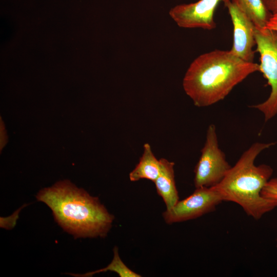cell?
<instances>
[{
	"label": "cell",
	"mask_w": 277,
	"mask_h": 277,
	"mask_svg": "<svg viewBox=\"0 0 277 277\" xmlns=\"http://www.w3.org/2000/svg\"><path fill=\"white\" fill-rule=\"evenodd\" d=\"M257 71L259 64L244 61L230 50H214L192 62L184 75L183 87L195 106H210L224 100L236 85Z\"/></svg>",
	"instance_id": "6da1fadb"
},
{
	"label": "cell",
	"mask_w": 277,
	"mask_h": 277,
	"mask_svg": "<svg viewBox=\"0 0 277 277\" xmlns=\"http://www.w3.org/2000/svg\"><path fill=\"white\" fill-rule=\"evenodd\" d=\"M52 210L56 222L75 238H104L114 220L97 197L69 181H60L37 194Z\"/></svg>",
	"instance_id": "7a4b0ae2"
},
{
	"label": "cell",
	"mask_w": 277,
	"mask_h": 277,
	"mask_svg": "<svg viewBox=\"0 0 277 277\" xmlns=\"http://www.w3.org/2000/svg\"><path fill=\"white\" fill-rule=\"evenodd\" d=\"M275 144L256 142L252 144L222 181L211 187L220 195L223 201L236 203L248 215L256 220L277 207V200L261 195L263 188L273 173L272 168L264 164L256 166L254 163L262 151Z\"/></svg>",
	"instance_id": "3957f363"
},
{
	"label": "cell",
	"mask_w": 277,
	"mask_h": 277,
	"mask_svg": "<svg viewBox=\"0 0 277 277\" xmlns=\"http://www.w3.org/2000/svg\"><path fill=\"white\" fill-rule=\"evenodd\" d=\"M255 51L260 54V72L270 87L268 98L251 106L262 112L265 122L277 114V31L255 26Z\"/></svg>",
	"instance_id": "277c9868"
},
{
	"label": "cell",
	"mask_w": 277,
	"mask_h": 277,
	"mask_svg": "<svg viewBox=\"0 0 277 277\" xmlns=\"http://www.w3.org/2000/svg\"><path fill=\"white\" fill-rule=\"evenodd\" d=\"M231 166L224 152L220 148L215 126L207 128L206 141L194 168L195 187L211 188L219 184Z\"/></svg>",
	"instance_id": "5b68a950"
},
{
	"label": "cell",
	"mask_w": 277,
	"mask_h": 277,
	"mask_svg": "<svg viewBox=\"0 0 277 277\" xmlns=\"http://www.w3.org/2000/svg\"><path fill=\"white\" fill-rule=\"evenodd\" d=\"M223 201L220 195L211 188H196L190 195L179 201L170 210H166L162 215L167 224L182 222L213 211Z\"/></svg>",
	"instance_id": "8992f818"
},
{
	"label": "cell",
	"mask_w": 277,
	"mask_h": 277,
	"mask_svg": "<svg viewBox=\"0 0 277 277\" xmlns=\"http://www.w3.org/2000/svg\"><path fill=\"white\" fill-rule=\"evenodd\" d=\"M233 25V43L230 51L241 60L253 62L256 45L255 25L249 17L231 0H224Z\"/></svg>",
	"instance_id": "52a82bcc"
},
{
	"label": "cell",
	"mask_w": 277,
	"mask_h": 277,
	"mask_svg": "<svg viewBox=\"0 0 277 277\" xmlns=\"http://www.w3.org/2000/svg\"><path fill=\"white\" fill-rule=\"evenodd\" d=\"M224 1L199 0L179 5L171 9L169 14L180 27L211 30L216 27L214 17L216 8Z\"/></svg>",
	"instance_id": "ba28073f"
},
{
	"label": "cell",
	"mask_w": 277,
	"mask_h": 277,
	"mask_svg": "<svg viewBox=\"0 0 277 277\" xmlns=\"http://www.w3.org/2000/svg\"><path fill=\"white\" fill-rule=\"evenodd\" d=\"M160 173L154 184L158 194L163 199L166 210L172 208L179 201L174 179V163L164 158L160 159Z\"/></svg>",
	"instance_id": "9c48e42d"
},
{
	"label": "cell",
	"mask_w": 277,
	"mask_h": 277,
	"mask_svg": "<svg viewBox=\"0 0 277 277\" xmlns=\"http://www.w3.org/2000/svg\"><path fill=\"white\" fill-rule=\"evenodd\" d=\"M143 147L142 155L135 167L129 173V179L131 182L147 179L154 182L160 173V161L154 155L148 143H145Z\"/></svg>",
	"instance_id": "30bf717a"
},
{
	"label": "cell",
	"mask_w": 277,
	"mask_h": 277,
	"mask_svg": "<svg viewBox=\"0 0 277 277\" xmlns=\"http://www.w3.org/2000/svg\"><path fill=\"white\" fill-rule=\"evenodd\" d=\"M253 22L255 27L264 28L272 14L261 0H231Z\"/></svg>",
	"instance_id": "8fae6325"
},
{
	"label": "cell",
	"mask_w": 277,
	"mask_h": 277,
	"mask_svg": "<svg viewBox=\"0 0 277 277\" xmlns=\"http://www.w3.org/2000/svg\"><path fill=\"white\" fill-rule=\"evenodd\" d=\"M113 258L111 262L105 268L87 272L84 274H75L68 273L75 276L89 277L95 273L106 272L108 271L116 272L120 277H141V275L129 268L121 259L118 248L115 246L113 249Z\"/></svg>",
	"instance_id": "7c38bea8"
},
{
	"label": "cell",
	"mask_w": 277,
	"mask_h": 277,
	"mask_svg": "<svg viewBox=\"0 0 277 277\" xmlns=\"http://www.w3.org/2000/svg\"><path fill=\"white\" fill-rule=\"evenodd\" d=\"M261 195L266 198L277 200V177L268 181L261 191Z\"/></svg>",
	"instance_id": "4fadbf2b"
},
{
	"label": "cell",
	"mask_w": 277,
	"mask_h": 277,
	"mask_svg": "<svg viewBox=\"0 0 277 277\" xmlns=\"http://www.w3.org/2000/svg\"><path fill=\"white\" fill-rule=\"evenodd\" d=\"M261 1L272 14L277 13V0H261Z\"/></svg>",
	"instance_id": "5bb4252c"
},
{
	"label": "cell",
	"mask_w": 277,
	"mask_h": 277,
	"mask_svg": "<svg viewBox=\"0 0 277 277\" xmlns=\"http://www.w3.org/2000/svg\"><path fill=\"white\" fill-rule=\"evenodd\" d=\"M266 28L269 29L277 31V13L273 14Z\"/></svg>",
	"instance_id": "9a60e30c"
},
{
	"label": "cell",
	"mask_w": 277,
	"mask_h": 277,
	"mask_svg": "<svg viewBox=\"0 0 277 277\" xmlns=\"http://www.w3.org/2000/svg\"><path fill=\"white\" fill-rule=\"evenodd\" d=\"M276 240H277V239H276Z\"/></svg>",
	"instance_id": "2e32d148"
}]
</instances>
